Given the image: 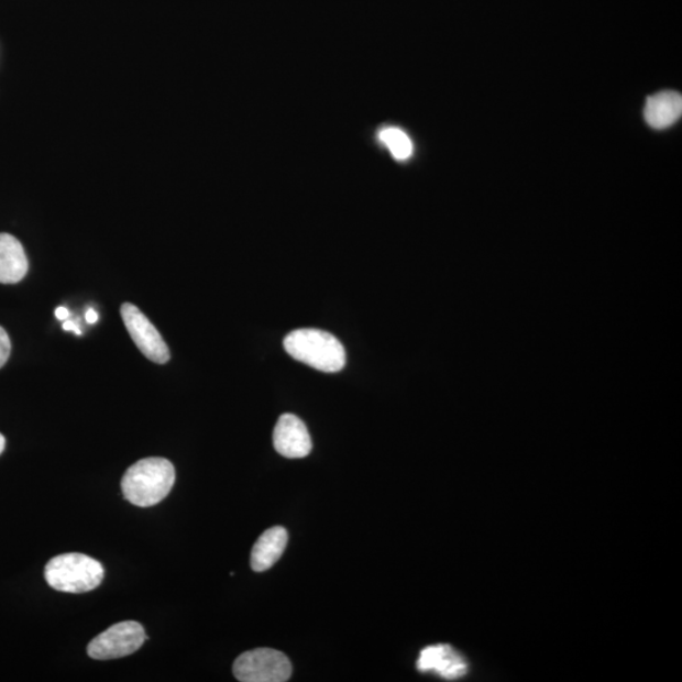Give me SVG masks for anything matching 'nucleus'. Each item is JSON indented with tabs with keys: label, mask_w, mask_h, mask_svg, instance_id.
<instances>
[{
	"label": "nucleus",
	"mask_w": 682,
	"mask_h": 682,
	"mask_svg": "<svg viewBox=\"0 0 682 682\" xmlns=\"http://www.w3.org/2000/svg\"><path fill=\"white\" fill-rule=\"evenodd\" d=\"M421 672H433L447 680H457L468 673V663L462 654L449 645H435L424 648L417 660Z\"/></svg>",
	"instance_id": "obj_8"
},
{
	"label": "nucleus",
	"mask_w": 682,
	"mask_h": 682,
	"mask_svg": "<svg viewBox=\"0 0 682 682\" xmlns=\"http://www.w3.org/2000/svg\"><path fill=\"white\" fill-rule=\"evenodd\" d=\"M380 140L396 160L406 161L413 156V141L409 140V136L403 130H399V128H385V130L380 132Z\"/></svg>",
	"instance_id": "obj_12"
},
{
	"label": "nucleus",
	"mask_w": 682,
	"mask_h": 682,
	"mask_svg": "<svg viewBox=\"0 0 682 682\" xmlns=\"http://www.w3.org/2000/svg\"><path fill=\"white\" fill-rule=\"evenodd\" d=\"M99 317L96 310L89 309L87 311V321L89 323H96L98 321Z\"/></svg>",
	"instance_id": "obj_16"
},
{
	"label": "nucleus",
	"mask_w": 682,
	"mask_h": 682,
	"mask_svg": "<svg viewBox=\"0 0 682 682\" xmlns=\"http://www.w3.org/2000/svg\"><path fill=\"white\" fill-rule=\"evenodd\" d=\"M6 449V439L2 433H0V454L3 453Z\"/></svg>",
	"instance_id": "obj_17"
},
{
	"label": "nucleus",
	"mask_w": 682,
	"mask_h": 682,
	"mask_svg": "<svg viewBox=\"0 0 682 682\" xmlns=\"http://www.w3.org/2000/svg\"><path fill=\"white\" fill-rule=\"evenodd\" d=\"M11 339L10 336L7 334V331L0 327V369L10 360L11 355Z\"/></svg>",
	"instance_id": "obj_13"
},
{
	"label": "nucleus",
	"mask_w": 682,
	"mask_h": 682,
	"mask_svg": "<svg viewBox=\"0 0 682 682\" xmlns=\"http://www.w3.org/2000/svg\"><path fill=\"white\" fill-rule=\"evenodd\" d=\"M288 542L286 528L276 526L262 534L251 556V566L257 573L271 569L284 556Z\"/></svg>",
	"instance_id": "obj_10"
},
{
	"label": "nucleus",
	"mask_w": 682,
	"mask_h": 682,
	"mask_svg": "<svg viewBox=\"0 0 682 682\" xmlns=\"http://www.w3.org/2000/svg\"><path fill=\"white\" fill-rule=\"evenodd\" d=\"M55 315L58 320H66L68 318V315H70V312H68L66 307H58V309H56L55 311Z\"/></svg>",
	"instance_id": "obj_15"
},
{
	"label": "nucleus",
	"mask_w": 682,
	"mask_h": 682,
	"mask_svg": "<svg viewBox=\"0 0 682 682\" xmlns=\"http://www.w3.org/2000/svg\"><path fill=\"white\" fill-rule=\"evenodd\" d=\"M63 328L66 331H74L75 334L81 336L80 329L78 327H76V323L74 321H66V322H64Z\"/></svg>",
	"instance_id": "obj_14"
},
{
	"label": "nucleus",
	"mask_w": 682,
	"mask_h": 682,
	"mask_svg": "<svg viewBox=\"0 0 682 682\" xmlns=\"http://www.w3.org/2000/svg\"><path fill=\"white\" fill-rule=\"evenodd\" d=\"M682 114V97L676 91H661L647 99L645 119L654 130L675 124Z\"/></svg>",
	"instance_id": "obj_11"
},
{
	"label": "nucleus",
	"mask_w": 682,
	"mask_h": 682,
	"mask_svg": "<svg viewBox=\"0 0 682 682\" xmlns=\"http://www.w3.org/2000/svg\"><path fill=\"white\" fill-rule=\"evenodd\" d=\"M176 481L175 466L164 458H147L133 464L122 480L124 498L136 507H152L164 501Z\"/></svg>",
	"instance_id": "obj_1"
},
{
	"label": "nucleus",
	"mask_w": 682,
	"mask_h": 682,
	"mask_svg": "<svg viewBox=\"0 0 682 682\" xmlns=\"http://www.w3.org/2000/svg\"><path fill=\"white\" fill-rule=\"evenodd\" d=\"M286 352L294 360L326 373L344 369L346 354L343 344L330 332L318 329H298L284 340Z\"/></svg>",
	"instance_id": "obj_2"
},
{
	"label": "nucleus",
	"mask_w": 682,
	"mask_h": 682,
	"mask_svg": "<svg viewBox=\"0 0 682 682\" xmlns=\"http://www.w3.org/2000/svg\"><path fill=\"white\" fill-rule=\"evenodd\" d=\"M234 676L242 682H285L293 675L287 656L272 648H257L235 660Z\"/></svg>",
	"instance_id": "obj_4"
},
{
	"label": "nucleus",
	"mask_w": 682,
	"mask_h": 682,
	"mask_svg": "<svg viewBox=\"0 0 682 682\" xmlns=\"http://www.w3.org/2000/svg\"><path fill=\"white\" fill-rule=\"evenodd\" d=\"M273 446L279 455L301 459L311 453L312 441L302 420L293 414L279 417L273 431Z\"/></svg>",
	"instance_id": "obj_7"
},
{
	"label": "nucleus",
	"mask_w": 682,
	"mask_h": 682,
	"mask_svg": "<svg viewBox=\"0 0 682 682\" xmlns=\"http://www.w3.org/2000/svg\"><path fill=\"white\" fill-rule=\"evenodd\" d=\"M28 272V255L19 239L11 234L0 233V284H19Z\"/></svg>",
	"instance_id": "obj_9"
},
{
	"label": "nucleus",
	"mask_w": 682,
	"mask_h": 682,
	"mask_svg": "<svg viewBox=\"0 0 682 682\" xmlns=\"http://www.w3.org/2000/svg\"><path fill=\"white\" fill-rule=\"evenodd\" d=\"M146 639L139 622H122L94 638L88 646V654L94 660L122 659L139 651Z\"/></svg>",
	"instance_id": "obj_5"
},
{
	"label": "nucleus",
	"mask_w": 682,
	"mask_h": 682,
	"mask_svg": "<svg viewBox=\"0 0 682 682\" xmlns=\"http://www.w3.org/2000/svg\"><path fill=\"white\" fill-rule=\"evenodd\" d=\"M121 314L128 332L143 355L153 363L166 364L170 358L169 349L146 315L130 302L122 305Z\"/></svg>",
	"instance_id": "obj_6"
},
{
	"label": "nucleus",
	"mask_w": 682,
	"mask_h": 682,
	"mask_svg": "<svg viewBox=\"0 0 682 682\" xmlns=\"http://www.w3.org/2000/svg\"><path fill=\"white\" fill-rule=\"evenodd\" d=\"M106 571L100 562L84 553H64L47 562L46 582L53 590L70 593H88L101 584Z\"/></svg>",
	"instance_id": "obj_3"
}]
</instances>
